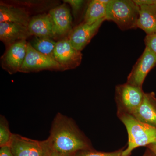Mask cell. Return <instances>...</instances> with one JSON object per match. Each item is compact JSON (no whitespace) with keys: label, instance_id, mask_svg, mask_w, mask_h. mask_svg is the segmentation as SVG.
<instances>
[{"label":"cell","instance_id":"16","mask_svg":"<svg viewBox=\"0 0 156 156\" xmlns=\"http://www.w3.org/2000/svg\"><path fill=\"white\" fill-rule=\"evenodd\" d=\"M30 20L26 9L1 2L0 23H14L27 27Z\"/></svg>","mask_w":156,"mask_h":156},{"label":"cell","instance_id":"3","mask_svg":"<svg viewBox=\"0 0 156 156\" xmlns=\"http://www.w3.org/2000/svg\"><path fill=\"white\" fill-rule=\"evenodd\" d=\"M138 7L134 1L110 0L107 5L106 20L113 21L122 30L137 28Z\"/></svg>","mask_w":156,"mask_h":156},{"label":"cell","instance_id":"4","mask_svg":"<svg viewBox=\"0 0 156 156\" xmlns=\"http://www.w3.org/2000/svg\"><path fill=\"white\" fill-rule=\"evenodd\" d=\"M144 94L142 88L127 83L116 86L115 97L118 112L132 115L142 102Z\"/></svg>","mask_w":156,"mask_h":156},{"label":"cell","instance_id":"13","mask_svg":"<svg viewBox=\"0 0 156 156\" xmlns=\"http://www.w3.org/2000/svg\"><path fill=\"white\" fill-rule=\"evenodd\" d=\"M27 28L31 36L51 39L56 36L53 20L49 13L32 17Z\"/></svg>","mask_w":156,"mask_h":156},{"label":"cell","instance_id":"17","mask_svg":"<svg viewBox=\"0 0 156 156\" xmlns=\"http://www.w3.org/2000/svg\"><path fill=\"white\" fill-rule=\"evenodd\" d=\"M110 0H93L89 2L84 23L92 24L100 20L106 18L107 5Z\"/></svg>","mask_w":156,"mask_h":156},{"label":"cell","instance_id":"5","mask_svg":"<svg viewBox=\"0 0 156 156\" xmlns=\"http://www.w3.org/2000/svg\"><path fill=\"white\" fill-rule=\"evenodd\" d=\"M10 146L14 156H44L49 149L46 140L39 141L14 134Z\"/></svg>","mask_w":156,"mask_h":156},{"label":"cell","instance_id":"8","mask_svg":"<svg viewBox=\"0 0 156 156\" xmlns=\"http://www.w3.org/2000/svg\"><path fill=\"white\" fill-rule=\"evenodd\" d=\"M156 66V54L146 47L128 75L127 83L142 88L148 73Z\"/></svg>","mask_w":156,"mask_h":156},{"label":"cell","instance_id":"11","mask_svg":"<svg viewBox=\"0 0 156 156\" xmlns=\"http://www.w3.org/2000/svg\"><path fill=\"white\" fill-rule=\"evenodd\" d=\"M134 1L139 10L137 28L147 35L156 34V0Z\"/></svg>","mask_w":156,"mask_h":156},{"label":"cell","instance_id":"14","mask_svg":"<svg viewBox=\"0 0 156 156\" xmlns=\"http://www.w3.org/2000/svg\"><path fill=\"white\" fill-rule=\"evenodd\" d=\"M132 115L140 122L156 128V98L153 92L144 93L142 102Z\"/></svg>","mask_w":156,"mask_h":156},{"label":"cell","instance_id":"9","mask_svg":"<svg viewBox=\"0 0 156 156\" xmlns=\"http://www.w3.org/2000/svg\"><path fill=\"white\" fill-rule=\"evenodd\" d=\"M106 20V18H104L92 24L81 23L71 30L68 39L74 48L81 52L90 43L101 26Z\"/></svg>","mask_w":156,"mask_h":156},{"label":"cell","instance_id":"6","mask_svg":"<svg viewBox=\"0 0 156 156\" xmlns=\"http://www.w3.org/2000/svg\"><path fill=\"white\" fill-rule=\"evenodd\" d=\"M54 59L60 66V70L76 68L81 64L83 55L71 44L68 38L56 43L54 50Z\"/></svg>","mask_w":156,"mask_h":156},{"label":"cell","instance_id":"20","mask_svg":"<svg viewBox=\"0 0 156 156\" xmlns=\"http://www.w3.org/2000/svg\"><path fill=\"white\" fill-rule=\"evenodd\" d=\"M123 151H116L110 153L100 152L91 150H86L78 151L73 156H122Z\"/></svg>","mask_w":156,"mask_h":156},{"label":"cell","instance_id":"1","mask_svg":"<svg viewBox=\"0 0 156 156\" xmlns=\"http://www.w3.org/2000/svg\"><path fill=\"white\" fill-rule=\"evenodd\" d=\"M50 149L72 156L80 151L90 149V141L72 118L58 113L54 118L49 137Z\"/></svg>","mask_w":156,"mask_h":156},{"label":"cell","instance_id":"7","mask_svg":"<svg viewBox=\"0 0 156 156\" xmlns=\"http://www.w3.org/2000/svg\"><path fill=\"white\" fill-rule=\"evenodd\" d=\"M44 70H60V68L54 58L39 53L27 43L26 56L20 72H36Z\"/></svg>","mask_w":156,"mask_h":156},{"label":"cell","instance_id":"15","mask_svg":"<svg viewBox=\"0 0 156 156\" xmlns=\"http://www.w3.org/2000/svg\"><path fill=\"white\" fill-rule=\"evenodd\" d=\"M49 14L52 17L56 36L69 34L72 30V18L67 6L64 4L57 6L50 10Z\"/></svg>","mask_w":156,"mask_h":156},{"label":"cell","instance_id":"19","mask_svg":"<svg viewBox=\"0 0 156 156\" xmlns=\"http://www.w3.org/2000/svg\"><path fill=\"white\" fill-rule=\"evenodd\" d=\"M13 134L10 131L9 122L5 117H0V147L10 146Z\"/></svg>","mask_w":156,"mask_h":156},{"label":"cell","instance_id":"23","mask_svg":"<svg viewBox=\"0 0 156 156\" xmlns=\"http://www.w3.org/2000/svg\"><path fill=\"white\" fill-rule=\"evenodd\" d=\"M0 156H14L10 146H5L1 147Z\"/></svg>","mask_w":156,"mask_h":156},{"label":"cell","instance_id":"26","mask_svg":"<svg viewBox=\"0 0 156 156\" xmlns=\"http://www.w3.org/2000/svg\"><path fill=\"white\" fill-rule=\"evenodd\" d=\"M44 156H52V155H51V150H50L49 147V149H48V151H47V153H46V154H45Z\"/></svg>","mask_w":156,"mask_h":156},{"label":"cell","instance_id":"2","mask_svg":"<svg viewBox=\"0 0 156 156\" xmlns=\"http://www.w3.org/2000/svg\"><path fill=\"white\" fill-rule=\"evenodd\" d=\"M118 115L128 135V147L123 151L122 156H129L136 148L156 142V128L140 122L129 114L118 112Z\"/></svg>","mask_w":156,"mask_h":156},{"label":"cell","instance_id":"24","mask_svg":"<svg viewBox=\"0 0 156 156\" xmlns=\"http://www.w3.org/2000/svg\"><path fill=\"white\" fill-rule=\"evenodd\" d=\"M147 147L149 149L156 155V142L151 144L148 145Z\"/></svg>","mask_w":156,"mask_h":156},{"label":"cell","instance_id":"18","mask_svg":"<svg viewBox=\"0 0 156 156\" xmlns=\"http://www.w3.org/2000/svg\"><path fill=\"white\" fill-rule=\"evenodd\" d=\"M56 43L50 38L34 37L32 41L30 43L32 47L39 53L54 59V50Z\"/></svg>","mask_w":156,"mask_h":156},{"label":"cell","instance_id":"25","mask_svg":"<svg viewBox=\"0 0 156 156\" xmlns=\"http://www.w3.org/2000/svg\"><path fill=\"white\" fill-rule=\"evenodd\" d=\"M51 155L52 156H71L66 155L58 153L56 152L53 151L51 150Z\"/></svg>","mask_w":156,"mask_h":156},{"label":"cell","instance_id":"10","mask_svg":"<svg viewBox=\"0 0 156 156\" xmlns=\"http://www.w3.org/2000/svg\"><path fill=\"white\" fill-rule=\"evenodd\" d=\"M27 44L26 40L16 42L7 48L2 56V67L11 74L20 72L26 56Z\"/></svg>","mask_w":156,"mask_h":156},{"label":"cell","instance_id":"22","mask_svg":"<svg viewBox=\"0 0 156 156\" xmlns=\"http://www.w3.org/2000/svg\"><path fill=\"white\" fill-rule=\"evenodd\" d=\"M146 47L156 55V34L147 35L144 40Z\"/></svg>","mask_w":156,"mask_h":156},{"label":"cell","instance_id":"12","mask_svg":"<svg viewBox=\"0 0 156 156\" xmlns=\"http://www.w3.org/2000/svg\"><path fill=\"white\" fill-rule=\"evenodd\" d=\"M30 36L27 27L14 23H0V40L7 48Z\"/></svg>","mask_w":156,"mask_h":156},{"label":"cell","instance_id":"21","mask_svg":"<svg viewBox=\"0 0 156 156\" xmlns=\"http://www.w3.org/2000/svg\"><path fill=\"white\" fill-rule=\"evenodd\" d=\"M63 2L71 6L74 16L77 15L85 3V1L81 0H65Z\"/></svg>","mask_w":156,"mask_h":156},{"label":"cell","instance_id":"27","mask_svg":"<svg viewBox=\"0 0 156 156\" xmlns=\"http://www.w3.org/2000/svg\"><path fill=\"white\" fill-rule=\"evenodd\" d=\"M150 156L149 155H145V156Z\"/></svg>","mask_w":156,"mask_h":156}]
</instances>
